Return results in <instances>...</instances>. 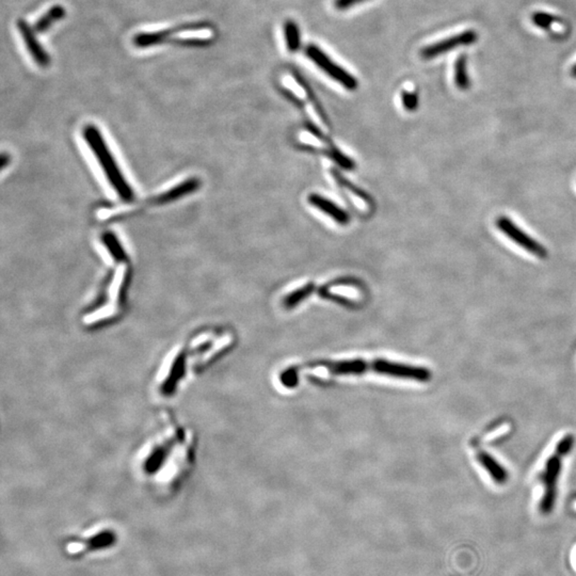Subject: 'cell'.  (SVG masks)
<instances>
[{"label": "cell", "instance_id": "cell-1", "mask_svg": "<svg viewBox=\"0 0 576 576\" xmlns=\"http://www.w3.org/2000/svg\"><path fill=\"white\" fill-rule=\"evenodd\" d=\"M197 460L195 430L170 411H162L155 427L132 456L135 476L160 495L176 492L189 478Z\"/></svg>", "mask_w": 576, "mask_h": 576}, {"label": "cell", "instance_id": "cell-2", "mask_svg": "<svg viewBox=\"0 0 576 576\" xmlns=\"http://www.w3.org/2000/svg\"><path fill=\"white\" fill-rule=\"evenodd\" d=\"M232 337L223 329L195 331L175 344L162 356L152 378V391L159 400L177 397L231 346Z\"/></svg>", "mask_w": 576, "mask_h": 576}, {"label": "cell", "instance_id": "cell-3", "mask_svg": "<svg viewBox=\"0 0 576 576\" xmlns=\"http://www.w3.org/2000/svg\"><path fill=\"white\" fill-rule=\"evenodd\" d=\"M326 369L329 373L335 375H364L366 373H379L389 377L400 379L413 380L417 382H428L431 380V371L425 367L412 366L402 363L390 362L387 360H345V361H318L307 364L290 366L283 371L278 375V380L283 387L294 389L298 385L299 373L305 368Z\"/></svg>", "mask_w": 576, "mask_h": 576}, {"label": "cell", "instance_id": "cell-4", "mask_svg": "<svg viewBox=\"0 0 576 576\" xmlns=\"http://www.w3.org/2000/svg\"><path fill=\"white\" fill-rule=\"evenodd\" d=\"M305 55L315 63L317 67H320L327 75L330 76L335 81L339 82V84L347 89V90L354 91L358 88V81L356 78L348 73L343 67H339L337 63H335L322 48L314 44H310L305 48Z\"/></svg>", "mask_w": 576, "mask_h": 576}, {"label": "cell", "instance_id": "cell-5", "mask_svg": "<svg viewBox=\"0 0 576 576\" xmlns=\"http://www.w3.org/2000/svg\"><path fill=\"white\" fill-rule=\"evenodd\" d=\"M561 456L555 453L546 462L541 480L543 482L544 492L540 501V512L542 514H550L555 507L557 499V482L561 473Z\"/></svg>", "mask_w": 576, "mask_h": 576}, {"label": "cell", "instance_id": "cell-6", "mask_svg": "<svg viewBox=\"0 0 576 576\" xmlns=\"http://www.w3.org/2000/svg\"><path fill=\"white\" fill-rule=\"evenodd\" d=\"M497 227H499V231L505 234L512 242L518 244L521 248L524 249L527 252L535 255L536 257L540 259H548V249H546L543 244L537 242L535 238L525 233L512 219L505 216L499 217V218L497 219Z\"/></svg>", "mask_w": 576, "mask_h": 576}, {"label": "cell", "instance_id": "cell-7", "mask_svg": "<svg viewBox=\"0 0 576 576\" xmlns=\"http://www.w3.org/2000/svg\"><path fill=\"white\" fill-rule=\"evenodd\" d=\"M208 28H212V24L208 22L186 23V24L179 25L175 28L164 29V30L154 31V33H138L132 39V43L137 48H149L170 41L171 37L176 33L203 30V29Z\"/></svg>", "mask_w": 576, "mask_h": 576}, {"label": "cell", "instance_id": "cell-8", "mask_svg": "<svg viewBox=\"0 0 576 576\" xmlns=\"http://www.w3.org/2000/svg\"><path fill=\"white\" fill-rule=\"evenodd\" d=\"M477 39H478V35H477L476 31L468 29V30L462 31L457 35L436 42L431 45L426 46L422 50L421 56L426 60L436 58L460 46L472 45L477 41Z\"/></svg>", "mask_w": 576, "mask_h": 576}, {"label": "cell", "instance_id": "cell-9", "mask_svg": "<svg viewBox=\"0 0 576 576\" xmlns=\"http://www.w3.org/2000/svg\"><path fill=\"white\" fill-rule=\"evenodd\" d=\"M358 290L360 288L356 283L341 281V282L332 283V284L322 287L318 290V293L324 298H328L330 300L337 301L341 305L350 307V305H356V298L360 294Z\"/></svg>", "mask_w": 576, "mask_h": 576}, {"label": "cell", "instance_id": "cell-10", "mask_svg": "<svg viewBox=\"0 0 576 576\" xmlns=\"http://www.w3.org/2000/svg\"><path fill=\"white\" fill-rule=\"evenodd\" d=\"M16 25H18V30H20L23 40H24L25 45H26L30 56L33 57V61L40 67H47L50 64V55L44 50L43 46L40 44L37 38V33H35L33 27H31L23 18L18 20Z\"/></svg>", "mask_w": 576, "mask_h": 576}, {"label": "cell", "instance_id": "cell-11", "mask_svg": "<svg viewBox=\"0 0 576 576\" xmlns=\"http://www.w3.org/2000/svg\"><path fill=\"white\" fill-rule=\"evenodd\" d=\"M332 175L333 177H334L335 181L339 183L341 189L345 191L348 199L351 201V203L354 204L356 210L363 213H368L369 210H371L373 205H371V201L368 196L365 195L364 192L361 191L358 188L354 187L352 183H350L349 181H346V179H344L337 171L334 170V172H332Z\"/></svg>", "mask_w": 576, "mask_h": 576}, {"label": "cell", "instance_id": "cell-12", "mask_svg": "<svg viewBox=\"0 0 576 576\" xmlns=\"http://www.w3.org/2000/svg\"><path fill=\"white\" fill-rule=\"evenodd\" d=\"M477 460L487 473L490 475L493 482L499 485H504L508 482L509 475L504 466H502L492 456L486 451H479L477 453Z\"/></svg>", "mask_w": 576, "mask_h": 576}, {"label": "cell", "instance_id": "cell-13", "mask_svg": "<svg viewBox=\"0 0 576 576\" xmlns=\"http://www.w3.org/2000/svg\"><path fill=\"white\" fill-rule=\"evenodd\" d=\"M75 541L79 542L80 546H84V550L80 553V554H84V553L86 552L111 548L117 541V535L111 529H105V531H100L96 535L91 536L88 539H76Z\"/></svg>", "mask_w": 576, "mask_h": 576}, {"label": "cell", "instance_id": "cell-14", "mask_svg": "<svg viewBox=\"0 0 576 576\" xmlns=\"http://www.w3.org/2000/svg\"><path fill=\"white\" fill-rule=\"evenodd\" d=\"M309 201L314 208H318L320 212L324 213L327 216L334 219L339 225H345L349 222L350 218L347 213L341 210V208H337L334 203L329 201V200L324 199V198L318 195H312L309 198Z\"/></svg>", "mask_w": 576, "mask_h": 576}, {"label": "cell", "instance_id": "cell-15", "mask_svg": "<svg viewBox=\"0 0 576 576\" xmlns=\"http://www.w3.org/2000/svg\"><path fill=\"white\" fill-rule=\"evenodd\" d=\"M65 14H67V11H65L64 7L60 5L54 6L35 22L33 29L37 33H46L55 23L63 20Z\"/></svg>", "mask_w": 576, "mask_h": 576}, {"label": "cell", "instance_id": "cell-16", "mask_svg": "<svg viewBox=\"0 0 576 576\" xmlns=\"http://www.w3.org/2000/svg\"><path fill=\"white\" fill-rule=\"evenodd\" d=\"M285 41L290 52H298L301 45L300 30L294 21L288 20L284 25Z\"/></svg>", "mask_w": 576, "mask_h": 576}, {"label": "cell", "instance_id": "cell-17", "mask_svg": "<svg viewBox=\"0 0 576 576\" xmlns=\"http://www.w3.org/2000/svg\"><path fill=\"white\" fill-rule=\"evenodd\" d=\"M455 84L459 90L465 91L470 88V79L468 74L466 57H458L455 63Z\"/></svg>", "mask_w": 576, "mask_h": 576}, {"label": "cell", "instance_id": "cell-18", "mask_svg": "<svg viewBox=\"0 0 576 576\" xmlns=\"http://www.w3.org/2000/svg\"><path fill=\"white\" fill-rule=\"evenodd\" d=\"M314 292H315V285H314L313 283H310V284L301 287L299 290H295L292 294L285 297L283 305H284L286 309H294L296 305L303 303L305 298L311 296Z\"/></svg>", "mask_w": 576, "mask_h": 576}, {"label": "cell", "instance_id": "cell-19", "mask_svg": "<svg viewBox=\"0 0 576 576\" xmlns=\"http://www.w3.org/2000/svg\"><path fill=\"white\" fill-rule=\"evenodd\" d=\"M170 43L183 47L203 48L212 45V40L200 39V38H188V39H171Z\"/></svg>", "mask_w": 576, "mask_h": 576}, {"label": "cell", "instance_id": "cell-20", "mask_svg": "<svg viewBox=\"0 0 576 576\" xmlns=\"http://www.w3.org/2000/svg\"><path fill=\"white\" fill-rule=\"evenodd\" d=\"M402 100V105L408 111H414L419 106V96L413 91H404Z\"/></svg>", "mask_w": 576, "mask_h": 576}, {"label": "cell", "instance_id": "cell-21", "mask_svg": "<svg viewBox=\"0 0 576 576\" xmlns=\"http://www.w3.org/2000/svg\"><path fill=\"white\" fill-rule=\"evenodd\" d=\"M573 446V434H567V436H563V438L559 441L558 444H557L556 451H555V453H558V455L561 456V457H565V456H567V453L571 451Z\"/></svg>", "mask_w": 576, "mask_h": 576}, {"label": "cell", "instance_id": "cell-22", "mask_svg": "<svg viewBox=\"0 0 576 576\" xmlns=\"http://www.w3.org/2000/svg\"><path fill=\"white\" fill-rule=\"evenodd\" d=\"M533 22L535 23L536 26L546 29L550 28V25L556 22V18L544 12H536L533 16Z\"/></svg>", "mask_w": 576, "mask_h": 576}, {"label": "cell", "instance_id": "cell-23", "mask_svg": "<svg viewBox=\"0 0 576 576\" xmlns=\"http://www.w3.org/2000/svg\"><path fill=\"white\" fill-rule=\"evenodd\" d=\"M365 1H368V0H334V7L339 11H345V10L365 3Z\"/></svg>", "mask_w": 576, "mask_h": 576}, {"label": "cell", "instance_id": "cell-24", "mask_svg": "<svg viewBox=\"0 0 576 576\" xmlns=\"http://www.w3.org/2000/svg\"><path fill=\"white\" fill-rule=\"evenodd\" d=\"M571 75L572 77L576 78V63L573 65V67H572Z\"/></svg>", "mask_w": 576, "mask_h": 576}]
</instances>
